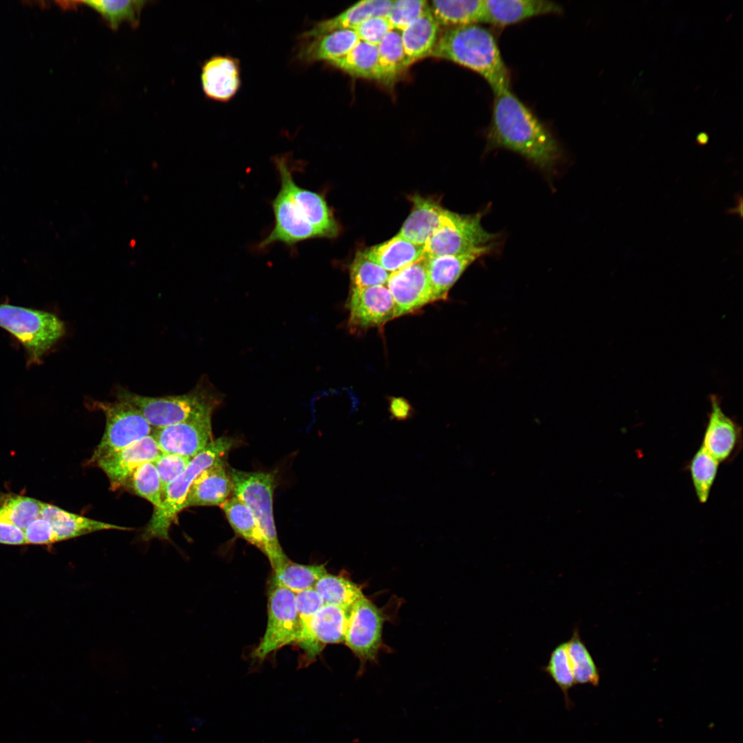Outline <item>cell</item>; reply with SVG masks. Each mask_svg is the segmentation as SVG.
<instances>
[{
	"label": "cell",
	"mask_w": 743,
	"mask_h": 743,
	"mask_svg": "<svg viewBox=\"0 0 743 743\" xmlns=\"http://www.w3.org/2000/svg\"><path fill=\"white\" fill-rule=\"evenodd\" d=\"M273 162L280 180L279 190L271 202L274 222L257 248L263 250L277 242L294 248L308 239L336 237L339 226L324 196L296 183L288 155L275 156Z\"/></svg>",
	"instance_id": "1"
},
{
	"label": "cell",
	"mask_w": 743,
	"mask_h": 743,
	"mask_svg": "<svg viewBox=\"0 0 743 743\" xmlns=\"http://www.w3.org/2000/svg\"><path fill=\"white\" fill-rule=\"evenodd\" d=\"M486 148L519 154L541 171L552 173L560 162L561 146L545 123L510 88L494 94Z\"/></svg>",
	"instance_id": "2"
},
{
	"label": "cell",
	"mask_w": 743,
	"mask_h": 743,
	"mask_svg": "<svg viewBox=\"0 0 743 743\" xmlns=\"http://www.w3.org/2000/svg\"><path fill=\"white\" fill-rule=\"evenodd\" d=\"M430 56L445 59L482 76L493 93L510 88V76L494 34L479 25L446 28Z\"/></svg>",
	"instance_id": "3"
},
{
	"label": "cell",
	"mask_w": 743,
	"mask_h": 743,
	"mask_svg": "<svg viewBox=\"0 0 743 743\" xmlns=\"http://www.w3.org/2000/svg\"><path fill=\"white\" fill-rule=\"evenodd\" d=\"M116 397L136 407L153 429L212 415L223 400L221 392L204 376L194 388L180 395L150 397L118 387Z\"/></svg>",
	"instance_id": "4"
},
{
	"label": "cell",
	"mask_w": 743,
	"mask_h": 743,
	"mask_svg": "<svg viewBox=\"0 0 743 743\" xmlns=\"http://www.w3.org/2000/svg\"><path fill=\"white\" fill-rule=\"evenodd\" d=\"M234 445L235 440L232 438L222 436L213 440L191 459L184 470L165 489L162 505L153 510L142 535L144 540L169 539V529L180 512L185 508L186 500L193 482L206 469L225 462L226 457Z\"/></svg>",
	"instance_id": "5"
},
{
	"label": "cell",
	"mask_w": 743,
	"mask_h": 743,
	"mask_svg": "<svg viewBox=\"0 0 743 743\" xmlns=\"http://www.w3.org/2000/svg\"><path fill=\"white\" fill-rule=\"evenodd\" d=\"M233 495L253 514L266 544V554L273 570L288 560L278 539L273 516L275 478L271 473L247 472L227 467Z\"/></svg>",
	"instance_id": "6"
},
{
	"label": "cell",
	"mask_w": 743,
	"mask_h": 743,
	"mask_svg": "<svg viewBox=\"0 0 743 743\" xmlns=\"http://www.w3.org/2000/svg\"><path fill=\"white\" fill-rule=\"evenodd\" d=\"M0 327L22 344L29 363H40L65 332L63 321L56 315L10 304H0Z\"/></svg>",
	"instance_id": "7"
},
{
	"label": "cell",
	"mask_w": 743,
	"mask_h": 743,
	"mask_svg": "<svg viewBox=\"0 0 743 743\" xmlns=\"http://www.w3.org/2000/svg\"><path fill=\"white\" fill-rule=\"evenodd\" d=\"M87 407L101 411L105 417L103 436L89 463L96 464L99 460L151 435L153 427L127 401L117 398L113 402L89 400Z\"/></svg>",
	"instance_id": "8"
},
{
	"label": "cell",
	"mask_w": 743,
	"mask_h": 743,
	"mask_svg": "<svg viewBox=\"0 0 743 743\" xmlns=\"http://www.w3.org/2000/svg\"><path fill=\"white\" fill-rule=\"evenodd\" d=\"M482 215L479 212L473 215L451 212L446 224L435 231L423 245L422 256L430 258L457 255L497 245L499 237L483 228Z\"/></svg>",
	"instance_id": "9"
},
{
	"label": "cell",
	"mask_w": 743,
	"mask_h": 743,
	"mask_svg": "<svg viewBox=\"0 0 743 743\" xmlns=\"http://www.w3.org/2000/svg\"><path fill=\"white\" fill-rule=\"evenodd\" d=\"M387 614L363 596L352 606L345 636V644L360 662L359 673H363L367 662H374L384 645L383 629Z\"/></svg>",
	"instance_id": "10"
},
{
	"label": "cell",
	"mask_w": 743,
	"mask_h": 743,
	"mask_svg": "<svg viewBox=\"0 0 743 743\" xmlns=\"http://www.w3.org/2000/svg\"><path fill=\"white\" fill-rule=\"evenodd\" d=\"M268 623L264 635L253 656L259 660L270 653L297 643L300 626L295 603V593L281 587L270 585L268 603Z\"/></svg>",
	"instance_id": "11"
},
{
	"label": "cell",
	"mask_w": 743,
	"mask_h": 743,
	"mask_svg": "<svg viewBox=\"0 0 743 743\" xmlns=\"http://www.w3.org/2000/svg\"><path fill=\"white\" fill-rule=\"evenodd\" d=\"M386 286L394 300L396 318L411 314L433 302L427 258L424 256L391 272Z\"/></svg>",
	"instance_id": "12"
},
{
	"label": "cell",
	"mask_w": 743,
	"mask_h": 743,
	"mask_svg": "<svg viewBox=\"0 0 743 743\" xmlns=\"http://www.w3.org/2000/svg\"><path fill=\"white\" fill-rule=\"evenodd\" d=\"M211 414L153 429L151 435L162 453L192 458L213 440Z\"/></svg>",
	"instance_id": "13"
},
{
	"label": "cell",
	"mask_w": 743,
	"mask_h": 743,
	"mask_svg": "<svg viewBox=\"0 0 743 743\" xmlns=\"http://www.w3.org/2000/svg\"><path fill=\"white\" fill-rule=\"evenodd\" d=\"M710 404L702 446L719 463L731 462L742 448V427L724 412L717 395Z\"/></svg>",
	"instance_id": "14"
},
{
	"label": "cell",
	"mask_w": 743,
	"mask_h": 743,
	"mask_svg": "<svg viewBox=\"0 0 743 743\" xmlns=\"http://www.w3.org/2000/svg\"><path fill=\"white\" fill-rule=\"evenodd\" d=\"M347 307L348 325L358 331L380 327L395 316V305L386 286L352 288Z\"/></svg>",
	"instance_id": "15"
},
{
	"label": "cell",
	"mask_w": 743,
	"mask_h": 743,
	"mask_svg": "<svg viewBox=\"0 0 743 743\" xmlns=\"http://www.w3.org/2000/svg\"><path fill=\"white\" fill-rule=\"evenodd\" d=\"M351 610L324 605L312 617L304 636L297 643L314 658L326 645L344 643Z\"/></svg>",
	"instance_id": "16"
},
{
	"label": "cell",
	"mask_w": 743,
	"mask_h": 743,
	"mask_svg": "<svg viewBox=\"0 0 743 743\" xmlns=\"http://www.w3.org/2000/svg\"><path fill=\"white\" fill-rule=\"evenodd\" d=\"M162 453L153 437L146 438L99 460L98 466L115 488L125 484L141 464L154 462Z\"/></svg>",
	"instance_id": "17"
},
{
	"label": "cell",
	"mask_w": 743,
	"mask_h": 743,
	"mask_svg": "<svg viewBox=\"0 0 743 743\" xmlns=\"http://www.w3.org/2000/svg\"><path fill=\"white\" fill-rule=\"evenodd\" d=\"M200 79L203 91L208 98L227 102L241 86L239 61L229 55L213 56L203 64Z\"/></svg>",
	"instance_id": "18"
},
{
	"label": "cell",
	"mask_w": 743,
	"mask_h": 743,
	"mask_svg": "<svg viewBox=\"0 0 743 743\" xmlns=\"http://www.w3.org/2000/svg\"><path fill=\"white\" fill-rule=\"evenodd\" d=\"M495 247L491 245L462 255L427 257L433 301L446 299L449 290L466 269L479 258L489 255Z\"/></svg>",
	"instance_id": "19"
},
{
	"label": "cell",
	"mask_w": 743,
	"mask_h": 743,
	"mask_svg": "<svg viewBox=\"0 0 743 743\" xmlns=\"http://www.w3.org/2000/svg\"><path fill=\"white\" fill-rule=\"evenodd\" d=\"M409 200L412 208L398 235L415 244L423 246L429 237L448 221L451 211L444 208L435 200L420 195Z\"/></svg>",
	"instance_id": "20"
},
{
	"label": "cell",
	"mask_w": 743,
	"mask_h": 743,
	"mask_svg": "<svg viewBox=\"0 0 743 743\" xmlns=\"http://www.w3.org/2000/svg\"><path fill=\"white\" fill-rule=\"evenodd\" d=\"M485 21L505 27L530 18L561 13L562 7L547 0H484Z\"/></svg>",
	"instance_id": "21"
},
{
	"label": "cell",
	"mask_w": 743,
	"mask_h": 743,
	"mask_svg": "<svg viewBox=\"0 0 743 743\" xmlns=\"http://www.w3.org/2000/svg\"><path fill=\"white\" fill-rule=\"evenodd\" d=\"M392 3V0L360 1L338 14L316 23L301 34V38L307 40L337 30H354L369 18L388 17Z\"/></svg>",
	"instance_id": "22"
},
{
	"label": "cell",
	"mask_w": 743,
	"mask_h": 743,
	"mask_svg": "<svg viewBox=\"0 0 743 743\" xmlns=\"http://www.w3.org/2000/svg\"><path fill=\"white\" fill-rule=\"evenodd\" d=\"M41 517L51 525L56 542L106 530H131V528L108 524L68 512L56 506L42 502Z\"/></svg>",
	"instance_id": "23"
},
{
	"label": "cell",
	"mask_w": 743,
	"mask_h": 743,
	"mask_svg": "<svg viewBox=\"0 0 743 743\" xmlns=\"http://www.w3.org/2000/svg\"><path fill=\"white\" fill-rule=\"evenodd\" d=\"M233 491L226 462L214 465L195 480L189 492L185 508L221 506Z\"/></svg>",
	"instance_id": "24"
},
{
	"label": "cell",
	"mask_w": 743,
	"mask_h": 743,
	"mask_svg": "<svg viewBox=\"0 0 743 743\" xmlns=\"http://www.w3.org/2000/svg\"><path fill=\"white\" fill-rule=\"evenodd\" d=\"M354 30H337L305 40L297 58L305 63L326 62L329 64L346 55L358 42Z\"/></svg>",
	"instance_id": "25"
},
{
	"label": "cell",
	"mask_w": 743,
	"mask_h": 743,
	"mask_svg": "<svg viewBox=\"0 0 743 743\" xmlns=\"http://www.w3.org/2000/svg\"><path fill=\"white\" fill-rule=\"evenodd\" d=\"M440 26L429 6L420 17L400 32L407 67L431 56L439 37Z\"/></svg>",
	"instance_id": "26"
},
{
	"label": "cell",
	"mask_w": 743,
	"mask_h": 743,
	"mask_svg": "<svg viewBox=\"0 0 743 743\" xmlns=\"http://www.w3.org/2000/svg\"><path fill=\"white\" fill-rule=\"evenodd\" d=\"M365 250L371 259L391 273L418 260L422 256L423 246L411 243L397 234Z\"/></svg>",
	"instance_id": "27"
},
{
	"label": "cell",
	"mask_w": 743,
	"mask_h": 743,
	"mask_svg": "<svg viewBox=\"0 0 743 743\" xmlns=\"http://www.w3.org/2000/svg\"><path fill=\"white\" fill-rule=\"evenodd\" d=\"M431 12L440 26L447 28L484 23V0H436Z\"/></svg>",
	"instance_id": "28"
},
{
	"label": "cell",
	"mask_w": 743,
	"mask_h": 743,
	"mask_svg": "<svg viewBox=\"0 0 743 743\" xmlns=\"http://www.w3.org/2000/svg\"><path fill=\"white\" fill-rule=\"evenodd\" d=\"M407 68L400 32L391 30L378 45L376 80L392 87Z\"/></svg>",
	"instance_id": "29"
},
{
	"label": "cell",
	"mask_w": 743,
	"mask_h": 743,
	"mask_svg": "<svg viewBox=\"0 0 743 743\" xmlns=\"http://www.w3.org/2000/svg\"><path fill=\"white\" fill-rule=\"evenodd\" d=\"M236 534L266 554V544L260 528L249 508L235 496L221 506Z\"/></svg>",
	"instance_id": "30"
},
{
	"label": "cell",
	"mask_w": 743,
	"mask_h": 743,
	"mask_svg": "<svg viewBox=\"0 0 743 743\" xmlns=\"http://www.w3.org/2000/svg\"><path fill=\"white\" fill-rule=\"evenodd\" d=\"M325 564L304 565L288 560L274 570L271 585L298 593L313 588L327 570Z\"/></svg>",
	"instance_id": "31"
},
{
	"label": "cell",
	"mask_w": 743,
	"mask_h": 743,
	"mask_svg": "<svg viewBox=\"0 0 743 743\" xmlns=\"http://www.w3.org/2000/svg\"><path fill=\"white\" fill-rule=\"evenodd\" d=\"M314 588L321 596L324 605L349 610L365 596L358 584L341 574L334 575L327 572L317 581Z\"/></svg>",
	"instance_id": "32"
},
{
	"label": "cell",
	"mask_w": 743,
	"mask_h": 743,
	"mask_svg": "<svg viewBox=\"0 0 743 743\" xmlns=\"http://www.w3.org/2000/svg\"><path fill=\"white\" fill-rule=\"evenodd\" d=\"M330 65L352 77L376 80L378 46L359 41L346 55Z\"/></svg>",
	"instance_id": "33"
},
{
	"label": "cell",
	"mask_w": 743,
	"mask_h": 743,
	"mask_svg": "<svg viewBox=\"0 0 743 743\" xmlns=\"http://www.w3.org/2000/svg\"><path fill=\"white\" fill-rule=\"evenodd\" d=\"M77 2V1H76ZM144 1H78L98 13L111 28L117 29L125 21L137 26Z\"/></svg>",
	"instance_id": "34"
},
{
	"label": "cell",
	"mask_w": 743,
	"mask_h": 743,
	"mask_svg": "<svg viewBox=\"0 0 743 743\" xmlns=\"http://www.w3.org/2000/svg\"><path fill=\"white\" fill-rule=\"evenodd\" d=\"M568 643V653L576 684H590L596 686L600 675L585 644L582 640L579 629L574 627Z\"/></svg>",
	"instance_id": "35"
},
{
	"label": "cell",
	"mask_w": 743,
	"mask_h": 743,
	"mask_svg": "<svg viewBox=\"0 0 743 743\" xmlns=\"http://www.w3.org/2000/svg\"><path fill=\"white\" fill-rule=\"evenodd\" d=\"M42 502L32 497L0 495V520L8 521L23 531L41 516Z\"/></svg>",
	"instance_id": "36"
},
{
	"label": "cell",
	"mask_w": 743,
	"mask_h": 743,
	"mask_svg": "<svg viewBox=\"0 0 743 743\" xmlns=\"http://www.w3.org/2000/svg\"><path fill=\"white\" fill-rule=\"evenodd\" d=\"M719 464L702 445L689 462L688 470L693 488L698 501L702 504L708 500Z\"/></svg>",
	"instance_id": "37"
},
{
	"label": "cell",
	"mask_w": 743,
	"mask_h": 743,
	"mask_svg": "<svg viewBox=\"0 0 743 743\" xmlns=\"http://www.w3.org/2000/svg\"><path fill=\"white\" fill-rule=\"evenodd\" d=\"M560 689L567 707L571 706L570 690L576 685L568 653L567 641L559 643L552 651L548 664L542 668Z\"/></svg>",
	"instance_id": "38"
},
{
	"label": "cell",
	"mask_w": 743,
	"mask_h": 743,
	"mask_svg": "<svg viewBox=\"0 0 743 743\" xmlns=\"http://www.w3.org/2000/svg\"><path fill=\"white\" fill-rule=\"evenodd\" d=\"M390 274L371 259L365 250L356 253L349 268L352 288L386 286Z\"/></svg>",
	"instance_id": "39"
},
{
	"label": "cell",
	"mask_w": 743,
	"mask_h": 743,
	"mask_svg": "<svg viewBox=\"0 0 743 743\" xmlns=\"http://www.w3.org/2000/svg\"><path fill=\"white\" fill-rule=\"evenodd\" d=\"M129 479H131V487L136 495L152 504L154 510L160 508L162 501L161 483L153 462L139 466Z\"/></svg>",
	"instance_id": "40"
},
{
	"label": "cell",
	"mask_w": 743,
	"mask_h": 743,
	"mask_svg": "<svg viewBox=\"0 0 743 743\" xmlns=\"http://www.w3.org/2000/svg\"><path fill=\"white\" fill-rule=\"evenodd\" d=\"M429 6V2L424 0L393 1L387 17L392 30L402 31L420 17Z\"/></svg>",
	"instance_id": "41"
},
{
	"label": "cell",
	"mask_w": 743,
	"mask_h": 743,
	"mask_svg": "<svg viewBox=\"0 0 743 743\" xmlns=\"http://www.w3.org/2000/svg\"><path fill=\"white\" fill-rule=\"evenodd\" d=\"M295 603L300 626V636L297 643L305 634L312 617L324 603L314 588L296 593Z\"/></svg>",
	"instance_id": "42"
},
{
	"label": "cell",
	"mask_w": 743,
	"mask_h": 743,
	"mask_svg": "<svg viewBox=\"0 0 743 743\" xmlns=\"http://www.w3.org/2000/svg\"><path fill=\"white\" fill-rule=\"evenodd\" d=\"M191 459L177 454L162 453L153 462L159 475L162 495L169 484L184 470Z\"/></svg>",
	"instance_id": "43"
},
{
	"label": "cell",
	"mask_w": 743,
	"mask_h": 743,
	"mask_svg": "<svg viewBox=\"0 0 743 743\" xmlns=\"http://www.w3.org/2000/svg\"><path fill=\"white\" fill-rule=\"evenodd\" d=\"M392 30L387 17H373L365 20L354 30L361 41L378 45Z\"/></svg>",
	"instance_id": "44"
},
{
	"label": "cell",
	"mask_w": 743,
	"mask_h": 743,
	"mask_svg": "<svg viewBox=\"0 0 743 743\" xmlns=\"http://www.w3.org/2000/svg\"><path fill=\"white\" fill-rule=\"evenodd\" d=\"M24 535L26 544L48 545L56 542L50 524L41 516L27 526Z\"/></svg>",
	"instance_id": "45"
},
{
	"label": "cell",
	"mask_w": 743,
	"mask_h": 743,
	"mask_svg": "<svg viewBox=\"0 0 743 743\" xmlns=\"http://www.w3.org/2000/svg\"><path fill=\"white\" fill-rule=\"evenodd\" d=\"M0 543L14 546L26 544L24 531L8 521L0 520Z\"/></svg>",
	"instance_id": "46"
},
{
	"label": "cell",
	"mask_w": 743,
	"mask_h": 743,
	"mask_svg": "<svg viewBox=\"0 0 743 743\" xmlns=\"http://www.w3.org/2000/svg\"><path fill=\"white\" fill-rule=\"evenodd\" d=\"M391 418L398 421H405L411 418L413 410L407 400L402 398H393L389 401Z\"/></svg>",
	"instance_id": "47"
},
{
	"label": "cell",
	"mask_w": 743,
	"mask_h": 743,
	"mask_svg": "<svg viewBox=\"0 0 743 743\" xmlns=\"http://www.w3.org/2000/svg\"><path fill=\"white\" fill-rule=\"evenodd\" d=\"M735 200H737L736 206L727 210L729 214H738L740 217L742 216V197L740 194H736Z\"/></svg>",
	"instance_id": "48"
},
{
	"label": "cell",
	"mask_w": 743,
	"mask_h": 743,
	"mask_svg": "<svg viewBox=\"0 0 743 743\" xmlns=\"http://www.w3.org/2000/svg\"><path fill=\"white\" fill-rule=\"evenodd\" d=\"M697 141L700 144H704L708 141V136L705 133H700L697 138Z\"/></svg>",
	"instance_id": "49"
}]
</instances>
